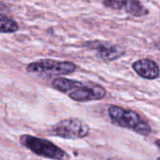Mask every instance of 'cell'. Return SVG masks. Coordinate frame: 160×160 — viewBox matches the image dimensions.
Masks as SVG:
<instances>
[{
    "label": "cell",
    "mask_w": 160,
    "mask_h": 160,
    "mask_svg": "<svg viewBox=\"0 0 160 160\" xmlns=\"http://www.w3.org/2000/svg\"><path fill=\"white\" fill-rule=\"evenodd\" d=\"M82 46L90 50H95L97 52L98 57L104 61H114L126 53L125 50L120 46L100 40L87 41L83 43Z\"/></svg>",
    "instance_id": "cell-6"
},
{
    "label": "cell",
    "mask_w": 160,
    "mask_h": 160,
    "mask_svg": "<svg viewBox=\"0 0 160 160\" xmlns=\"http://www.w3.org/2000/svg\"><path fill=\"white\" fill-rule=\"evenodd\" d=\"M90 133L89 126L78 118H67L57 122L49 129L51 136L63 139H82Z\"/></svg>",
    "instance_id": "cell-5"
},
{
    "label": "cell",
    "mask_w": 160,
    "mask_h": 160,
    "mask_svg": "<svg viewBox=\"0 0 160 160\" xmlns=\"http://www.w3.org/2000/svg\"><path fill=\"white\" fill-rule=\"evenodd\" d=\"M156 144L158 145V147H159L160 148V140H158V141L156 142Z\"/></svg>",
    "instance_id": "cell-11"
},
{
    "label": "cell",
    "mask_w": 160,
    "mask_h": 160,
    "mask_svg": "<svg viewBox=\"0 0 160 160\" xmlns=\"http://www.w3.org/2000/svg\"><path fill=\"white\" fill-rule=\"evenodd\" d=\"M135 72L143 79L154 80L158 78L160 75V68L158 65L150 59H140L132 65Z\"/></svg>",
    "instance_id": "cell-7"
},
{
    "label": "cell",
    "mask_w": 160,
    "mask_h": 160,
    "mask_svg": "<svg viewBox=\"0 0 160 160\" xmlns=\"http://www.w3.org/2000/svg\"><path fill=\"white\" fill-rule=\"evenodd\" d=\"M108 112L114 125L131 129L143 136H147L151 133V127L149 124L142 120V117L134 111L112 105L109 107Z\"/></svg>",
    "instance_id": "cell-2"
},
{
    "label": "cell",
    "mask_w": 160,
    "mask_h": 160,
    "mask_svg": "<svg viewBox=\"0 0 160 160\" xmlns=\"http://www.w3.org/2000/svg\"><path fill=\"white\" fill-rule=\"evenodd\" d=\"M158 160H160V158H158Z\"/></svg>",
    "instance_id": "cell-14"
},
{
    "label": "cell",
    "mask_w": 160,
    "mask_h": 160,
    "mask_svg": "<svg viewBox=\"0 0 160 160\" xmlns=\"http://www.w3.org/2000/svg\"><path fill=\"white\" fill-rule=\"evenodd\" d=\"M52 87L79 102L98 100L106 96V90L98 84L84 83L60 77L52 81Z\"/></svg>",
    "instance_id": "cell-1"
},
{
    "label": "cell",
    "mask_w": 160,
    "mask_h": 160,
    "mask_svg": "<svg viewBox=\"0 0 160 160\" xmlns=\"http://www.w3.org/2000/svg\"><path fill=\"white\" fill-rule=\"evenodd\" d=\"M126 11L134 17H142L149 13V10L140 0H127L125 5Z\"/></svg>",
    "instance_id": "cell-8"
},
{
    "label": "cell",
    "mask_w": 160,
    "mask_h": 160,
    "mask_svg": "<svg viewBox=\"0 0 160 160\" xmlns=\"http://www.w3.org/2000/svg\"><path fill=\"white\" fill-rule=\"evenodd\" d=\"M19 29L18 22L3 14H0V34L15 33Z\"/></svg>",
    "instance_id": "cell-9"
},
{
    "label": "cell",
    "mask_w": 160,
    "mask_h": 160,
    "mask_svg": "<svg viewBox=\"0 0 160 160\" xmlns=\"http://www.w3.org/2000/svg\"><path fill=\"white\" fill-rule=\"evenodd\" d=\"M77 69V66L69 61H58L53 59H41L29 63L26 66L28 73L38 76L60 77L73 73Z\"/></svg>",
    "instance_id": "cell-4"
},
{
    "label": "cell",
    "mask_w": 160,
    "mask_h": 160,
    "mask_svg": "<svg viewBox=\"0 0 160 160\" xmlns=\"http://www.w3.org/2000/svg\"><path fill=\"white\" fill-rule=\"evenodd\" d=\"M107 160H121V159H119V158H108Z\"/></svg>",
    "instance_id": "cell-12"
},
{
    "label": "cell",
    "mask_w": 160,
    "mask_h": 160,
    "mask_svg": "<svg viewBox=\"0 0 160 160\" xmlns=\"http://www.w3.org/2000/svg\"><path fill=\"white\" fill-rule=\"evenodd\" d=\"M126 1L127 0H102V4L109 8L119 10L125 8Z\"/></svg>",
    "instance_id": "cell-10"
},
{
    "label": "cell",
    "mask_w": 160,
    "mask_h": 160,
    "mask_svg": "<svg viewBox=\"0 0 160 160\" xmlns=\"http://www.w3.org/2000/svg\"><path fill=\"white\" fill-rule=\"evenodd\" d=\"M20 143L34 154L52 160H68L69 156L52 142L31 135H22Z\"/></svg>",
    "instance_id": "cell-3"
},
{
    "label": "cell",
    "mask_w": 160,
    "mask_h": 160,
    "mask_svg": "<svg viewBox=\"0 0 160 160\" xmlns=\"http://www.w3.org/2000/svg\"><path fill=\"white\" fill-rule=\"evenodd\" d=\"M158 49H159V50H160V44H159V45H158Z\"/></svg>",
    "instance_id": "cell-13"
}]
</instances>
